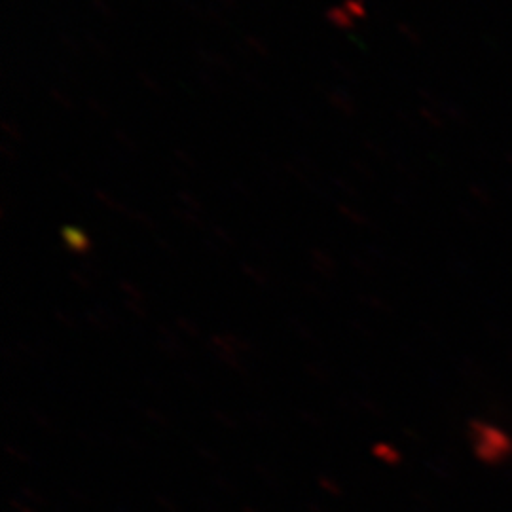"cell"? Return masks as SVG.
I'll return each instance as SVG.
<instances>
[{"label": "cell", "instance_id": "6da1fadb", "mask_svg": "<svg viewBox=\"0 0 512 512\" xmlns=\"http://www.w3.org/2000/svg\"><path fill=\"white\" fill-rule=\"evenodd\" d=\"M61 238H63L65 245H67L73 253L84 255V253L90 251V245H92L90 238H88L82 230H78V228H63Z\"/></svg>", "mask_w": 512, "mask_h": 512}, {"label": "cell", "instance_id": "7a4b0ae2", "mask_svg": "<svg viewBox=\"0 0 512 512\" xmlns=\"http://www.w3.org/2000/svg\"><path fill=\"white\" fill-rule=\"evenodd\" d=\"M327 19L338 29H349L351 27V14L346 8H340V6L330 8L327 12Z\"/></svg>", "mask_w": 512, "mask_h": 512}, {"label": "cell", "instance_id": "3957f363", "mask_svg": "<svg viewBox=\"0 0 512 512\" xmlns=\"http://www.w3.org/2000/svg\"><path fill=\"white\" fill-rule=\"evenodd\" d=\"M344 8L348 10L351 16H357V18H365V6H363V2H361V0H348Z\"/></svg>", "mask_w": 512, "mask_h": 512}, {"label": "cell", "instance_id": "277c9868", "mask_svg": "<svg viewBox=\"0 0 512 512\" xmlns=\"http://www.w3.org/2000/svg\"><path fill=\"white\" fill-rule=\"evenodd\" d=\"M247 42H249V44H253V48H256V52H260L262 55H268V52H266L268 48H266L262 42H256L255 38L251 37L247 38Z\"/></svg>", "mask_w": 512, "mask_h": 512}, {"label": "cell", "instance_id": "5b68a950", "mask_svg": "<svg viewBox=\"0 0 512 512\" xmlns=\"http://www.w3.org/2000/svg\"><path fill=\"white\" fill-rule=\"evenodd\" d=\"M93 2H97V4H95V6H97V8H99V10H101V12H103V14H105V16H112V14H110L109 8H107V6H105V4H103V2H101V0H93Z\"/></svg>", "mask_w": 512, "mask_h": 512}]
</instances>
